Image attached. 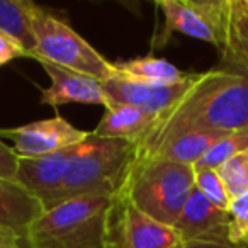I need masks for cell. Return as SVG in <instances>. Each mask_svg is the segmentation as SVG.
<instances>
[{
	"label": "cell",
	"mask_w": 248,
	"mask_h": 248,
	"mask_svg": "<svg viewBox=\"0 0 248 248\" xmlns=\"http://www.w3.org/2000/svg\"><path fill=\"white\" fill-rule=\"evenodd\" d=\"M114 65V77L140 83H155V85H169L175 83L186 77L175 65L163 58L155 56H141V58L116 62Z\"/></svg>",
	"instance_id": "18"
},
{
	"label": "cell",
	"mask_w": 248,
	"mask_h": 248,
	"mask_svg": "<svg viewBox=\"0 0 248 248\" xmlns=\"http://www.w3.org/2000/svg\"><path fill=\"white\" fill-rule=\"evenodd\" d=\"M228 213H230V243L248 248V194L231 201Z\"/></svg>",
	"instance_id": "22"
},
{
	"label": "cell",
	"mask_w": 248,
	"mask_h": 248,
	"mask_svg": "<svg viewBox=\"0 0 248 248\" xmlns=\"http://www.w3.org/2000/svg\"><path fill=\"white\" fill-rule=\"evenodd\" d=\"M36 62L45 68L46 75L51 80L48 89L41 90V102L58 107L63 104H93V106H109L110 100L104 92L102 82L93 77L83 75L75 70L55 65L48 60L36 58Z\"/></svg>",
	"instance_id": "10"
},
{
	"label": "cell",
	"mask_w": 248,
	"mask_h": 248,
	"mask_svg": "<svg viewBox=\"0 0 248 248\" xmlns=\"http://www.w3.org/2000/svg\"><path fill=\"white\" fill-rule=\"evenodd\" d=\"M73 148L75 146L62 150L58 153L19 160L17 182L41 201L45 211L53 206L62 189Z\"/></svg>",
	"instance_id": "12"
},
{
	"label": "cell",
	"mask_w": 248,
	"mask_h": 248,
	"mask_svg": "<svg viewBox=\"0 0 248 248\" xmlns=\"http://www.w3.org/2000/svg\"><path fill=\"white\" fill-rule=\"evenodd\" d=\"M135 162V143L102 138L90 131L73 148L53 206L82 196H116L128 180Z\"/></svg>",
	"instance_id": "2"
},
{
	"label": "cell",
	"mask_w": 248,
	"mask_h": 248,
	"mask_svg": "<svg viewBox=\"0 0 248 248\" xmlns=\"http://www.w3.org/2000/svg\"><path fill=\"white\" fill-rule=\"evenodd\" d=\"M216 170L226 186L231 201L248 194V150L230 158Z\"/></svg>",
	"instance_id": "20"
},
{
	"label": "cell",
	"mask_w": 248,
	"mask_h": 248,
	"mask_svg": "<svg viewBox=\"0 0 248 248\" xmlns=\"http://www.w3.org/2000/svg\"><path fill=\"white\" fill-rule=\"evenodd\" d=\"M228 0H158L165 24L153 39V48L160 49L180 32L189 38L209 43L221 49L224 39Z\"/></svg>",
	"instance_id": "7"
},
{
	"label": "cell",
	"mask_w": 248,
	"mask_h": 248,
	"mask_svg": "<svg viewBox=\"0 0 248 248\" xmlns=\"http://www.w3.org/2000/svg\"><path fill=\"white\" fill-rule=\"evenodd\" d=\"M199 73H186L182 80L169 85H155V83H140L124 80L119 77L102 82L104 92L110 102L126 104L136 107L140 110L152 114V116H163L169 112L194 85Z\"/></svg>",
	"instance_id": "8"
},
{
	"label": "cell",
	"mask_w": 248,
	"mask_h": 248,
	"mask_svg": "<svg viewBox=\"0 0 248 248\" xmlns=\"http://www.w3.org/2000/svg\"><path fill=\"white\" fill-rule=\"evenodd\" d=\"M226 135L221 131H184L163 140L143 158H160L194 167Z\"/></svg>",
	"instance_id": "15"
},
{
	"label": "cell",
	"mask_w": 248,
	"mask_h": 248,
	"mask_svg": "<svg viewBox=\"0 0 248 248\" xmlns=\"http://www.w3.org/2000/svg\"><path fill=\"white\" fill-rule=\"evenodd\" d=\"M182 243L177 230L143 213L121 189L107 214L106 248H175Z\"/></svg>",
	"instance_id": "6"
},
{
	"label": "cell",
	"mask_w": 248,
	"mask_h": 248,
	"mask_svg": "<svg viewBox=\"0 0 248 248\" xmlns=\"http://www.w3.org/2000/svg\"><path fill=\"white\" fill-rule=\"evenodd\" d=\"M45 213L43 202L17 180L0 179V226L26 240L29 228Z\"/></svg>",
	"instance_id": "13"
},
{
	"label": "cell",
	"mask_w": 248,
	"mask_h": 248,
	"mask_svg": "<svg viewBox=\"0 0 248 248\" xmlns=\"http://www.w3.org/2000/svg\"><path fill=\"white\" fill-rule=\"evenodd\" d=\"M41 11V5L31 0H0V31L17 39L28 56L36 48L34 22Z\"/></svg>",
	"instance_id": "17"
},
{
	"label": "cell",
	"mask_w": 248,
	"mask_h": 248,
	"mask_svg": "<svg viewBox=\"0 0 248 248\" xmlns=\"http://www.w3.org/2000/svg\"><path fill=\"white\" fill-rule=\"evenodd\" d=\"M248 126V77L236 70L214 68L199 73L186 95L156 119L136 145V160L158 143L184 131L231 133Z\"/></svg>",
	"instance_id": "1"
},
{
	"label": "cell",
	"mask_w": 248,
	"mask_h": 248,
	"mask_svg": "<svg viewBox=\"0 0 248 248\" xmlns=\"http://www.w3.org/2000/svg\"><path fill=\"white\" fill-rule=\"evenodd\" d=\"M175 248H241L236 245H223V243H209V241H182Z\"/></svg>",
	"instance_id": "26"
},
{
	"label": "cell",
	"mask_w": 248,
	"mask_h": 248,
	"mask_svg": "<svg viewBox=\"0 0 248 248\" xmlns=\"http://www.w3.org/2000/svg\"><path fill=\"white\" fill-rule=\"evenodd\" d=\"M17 58H28V51L24 49V46L7 32L0 31V66Z\"/></svg>",
	"instance_id": "24"
},
{
	"label": "cell",
	"mask_w": 248,
	"mask_h": 248,
	"mask_svg": "<svg viewBox=\"0 0 248 248\" xmlns=\"http://www.w3.org/2000/svg\"><path fill=\"white\" fill-rule=\"evenodd\" d=\"M196 170V169H194ZM196 189L216 207L223 211H230L231 197L226 190V186L221 180L217 170L201 169L196 170Z\"/></svg>",
	"instance_id": "21"
},
{
	"label": "cell",
	"mask_w": 248,
	"mask_h": 248,
	"mask_svg": "<svg viewBox=\"0 0 248 248\" xmlns=\"http://www.w3.org/2000/svg\"><path fill=\"white\" fill-rule=\"evenodd\" d=\"M247 150H248V126L247 128L228 133L223 140H219V141L204 155V158L201 160L199 163L194 165V169L216 170L217 167H221L224 162H228V160L233 158V156L240 155V153L247 152Z\"/></svg>",
	"instance_id": "19"
},
{
	"label": "cell",
	"mask_w": 248,
	"mask_h": 248,
	"mask_svg": "<svg viewBox=\"0 0 248 248\" xmlns=\"http://www.w3.org/2000/svg\"><path fill=\"white\" fill-rule=\"evenodd\" d=\"M87 135L89 131L75 128L62 116L34 121L16 129H0V136L12 138L14 150L21 158H34L72 148L83 141Z\"/></svg>",
	"instance_id": "9"
},
{
	"label": "cell",
	"mask_w": 248,
	"mask_h": 248,
	"mask_svg": "<svg viewBox=\"0 0 248 248\" xmlns=\"http://www.w3.org/2000/svg\"><path fill=\"white\" fill-rule=\"evenodd\" d=\"M19 160L21 156L16 153V150L0 140V179L17 180Z\"/></svg>",
	"instance_id": "23"
},
{
	"label": "cell",
	"mask_w": 248,
	"mask_h": 248,
	"mask_svg": "<svg viewBox=\"0 0 248 248\" xmlns=\"http://www.w3.org/2000/svg\"><path fill=\"white\" fill-rule=\"evenodd\" d=\"M221 68L243 72L248 66V0H228Z\"/></svg>",
	"instance_id": "16"
},
{
	"label": "cell",
	"mask_w": 248,
	"mask_h": 248,
	"mask_svg": "<svg viewBox=\"0 0 248 248\" xmlns=\"http://www.w3.org/2000/svg\"><path fill=\"white\" fill-rule=\"evenodd\" d=\"M182 241L230 243V213L211 204L197 189L192 190L182 214L173 224Z\"/></svg>",
	"instance_id": "11"
},
{
	"label": "cell",
	"mask_w": 248,
	"mask_h": 248,
	"mask_svg": "<svg viewBox=\"0 0 248 248\" xmlns=\"http://www.w3.org/2000/svg\"><path fill=\"white\" fill-rule=\"evenodd\" d=\"M156 119H158L156 116H152L136 107L109 102L102 119L92 133L102 136V138L124 140V141H131L138 145L145 138L146 133L152 129Z\"/></svg>",
	"instance_id": "14"
},
{
	"label": "cell",
	"mask_w": 248,
	"mask_h": 248,
	"mask_svg": "<svg viewBox=\"0 0 248 248\" xmlns=\"http://www.w3.org/2000/svg\"><path fill=\"white\" fill-rule=\"evenodd\" d=\"M0 248H28L26 240L9 228L0 226Z\"/></svg>",
	"instance_id": "25"
},
{
	"label": "cell",
	"mask_w": 248,
	"mask_h": 248,
	"mask_svg": "<svg viewBox=\"0 0 248 248\" xmlns=\"http://www.w3.org/2000/svg\"><path fill=\"white\" fill-rule=\"evenodd\" d=\"M241 73H245V75L248 77V66H247V68H245V70H243V72H241Z\"/></svg>",
	"instance_id": "27"
},
{
	"label": "cell",
	"mask_w": 248,
	"mask_h": 248,
	"mask_svg": "<svg viewBox=\"0 0 248 248\" xmlns=\"http://www.w3.org/2000/svg\"><path fill=\"white\" fill-rule=\"evenodd\" d=\"M123 189L143 213L173 226L196 189V170L169 160H136Z\"/></svg>",
	"instance_id": "4"
},
{
	"label": "cell",
	"mask_w": 248,
	"mask_h": 248,
	"mask_svg": "<svg viewBox=\"0 0 248 248\" xmlns=\"http://www.w3.org/2000/svg\"><path fill=\"white\" fill-rule=\"evenodd\" d=\"M107 196H82L46 209L26 234L28 248H106Z\"/></svg>",
	"instance_id": "3"
},
{
	"label": "cell",
	"mask_w": 248,
	"mask_h": 248,
	"mask_svg": "<svg viewBox=\"0 0 248 248\" xmlns=\"http://www.w3.org/2000/svg\"><path fill=\"white\" fill-rule=\"evenodd\" d=\"M36 48L28 58H43L55 65L75 70L83 75L106 82L114 77V65L93 49L65 21L46 9L39 12L34 22Z\"/></svg>",
	"instance_id": "5"
}]
</instances>
